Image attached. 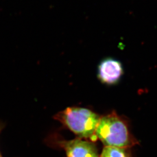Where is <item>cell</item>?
Listing matches in <instances>:
<instances>
[{"mask_svg":"<svg viewBox=\"0 0 157 157\" xmlns=\"http://www.w3.org/2000/svg\"><path fill=\"white\" fill-rule=\"evenodd\" d=\"M95 134L96 139L105 146L129 148L138 143L127 120L115 111L101 116Z\"/></svg>","mask_w":157,"mask_h":157,"instance_id":"6da1fadb","label":"cell"},{"mask_svg":"<svg viewBox=\"0 0 157 157\" xmlns=\"http://www.w3.org/2000/svg\"><path fill=\"white\" fill-rule=\"evenodd\" d=\"M49 144L62 148L67 157H99L98 150L93 141L76 138L71 140L62 139L57 135L48 138Z\"/></svg>","mask_w":157,"mask_h":157,"instance_id":"3957f363","label":"cell"},{"mask_svg":"<svg viewBox=\"0 0 157 157\" xmlns=\"http://www.w3.org/2000/svg\"><path fill=\"white\" fill-rule=\"evenodd\" d=\"M101 116L93 111L81 107H68L54 116L78 138L95 142V130Z\"/></svg>","mask_w":157,"mask_h":157,"instance_id":"7a4b0ae2","label":"cell"},{"mask_svg":"<svg viewBox=\"0 0 157 157\" xmlns=\"http://www.w3.org/2000/svg\"><path fill=\"white\" fill-rule=\"evenodd\" d=\"M99 157H131L129 148L105 146Z\"/></svg>","mask_w":157,"mask_h":157,"instance_id":"5b68a950","label":"cell"},{"mask_svg":"<svg viewBox=\"0 0 157 157\" xmlns=\"http://www.w3.org/2000/svg\"><path fill=\"white\" fill-rule=\"evenodd\" d=\"M3 128H4V124L0 122V133L1 132V131H2V130ZM1 157V155L0 154V157Z\"/></svg>","mask_w":157,"mask_h":157,"instance_id":"8992f818","label":"cell"},{"mask_svg":"<svg viewBox=\"0 0 157 157\" xmlns=\"http://www.w3.org/2000/svg\"><path fill=\"white\" fill-rule=\"evenodd\" d=\"M124 73L122 65L118 60L107 58L100 63L98 77L100 81L107 84L117 83Z\"/></svg>","mask_w":157,"mask_h":157,"instance_id":"277c9868","label":"cell"},{"mask_svg":"<svg viewBox=\"0 0 157 157\" xmlns=\"http://www.w3.org/2000/svg\"><path fill=\"white\" fill-rule=\"evenodd\" d=\"M1 157H2V156H1Z\"/></svg>","mask_w":157,"mask_h":157,"instance_id":"52a82bcc","label":"cell"}]
</instances>
